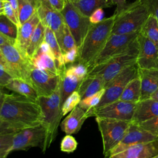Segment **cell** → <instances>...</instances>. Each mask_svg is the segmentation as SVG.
Returning a JSON list of instances; mask_svg holds the SVG:
<instances>
[{"instance_id":"6da1fadb","label":"cell","mask_w":158,"mask_h":158,"mask_svg":"<svg viewBox=\"0 0 158 158\" xmlns=\"http://www.w3.org/2000/svg\"><path fill=\"white\" fill-rule=\"evenodd\" d=\"M43 114L38 100L17 93H4L0 120L4 128L19 131L43 123Z\"/></svg>"},{"instance_id":"7a4b0ae2","label":"cell","mask_w":158,"mask_h":158,"mask_svg":"<svg viewBox=\"0 0 158 158\" xmlns=\"http://www.w3.org/2000/svg\"><path fill=\"white\" fill-rule=\"evenodd\" d=\"M115 15L104 19L101 22L92 24L78 48V61L88 69L104 48L112 33Z\"/></svg>"},{"instance_id":"3957f363","label":"cell","mask_w":158,"mask_h":158,"mask_svg":"<svg viewBox=\"0 0 158 158\" xmlns=\"http://www.w3.org/2000/svg\"><path fill=\"white\" fill-rule=\"evenodd\" d=\"M60 86L61 81L60 78L57 88L51 95L47 97L41 96L38 98L44 117L42 125L46 131L45 139L41 148L44 153L55 140L57 135V130L60 120L63 117Z\"/></svg>"},{"instance_id":"277c9868","label":"cell","mask_w":158,"mask_h":158,"mask_svg":"<svg viewBox=\"0 0 158 158\" xmlns=\"http://www.w3.org/2000/svg\"><path fill=\"white\" fill-rule=\"evenodd\" d=\"M115 15L111 33L124 35L140 31L150 15L139 0H136L127 4L118 14Z\"/></svg>"},{"instance_id":"5b68a950","label":"cell","mask_w":158,"mask_h":158,"mask_svg":"<svg viewBox=\"0 0 158 158\" xmlns=\"http://www.w3.org/2000/svg\"><path fill=\"white\" fill-rule=\"evenodd\" d=\"M138 53L137 40V43L130 49L110 58L104 63L94 66L88 70L87 75L99 77L106 84L123 69L136 64Z\"/></svg>"},{"instance_id":"8992f818","label":"cell","mask_w":158,"mask_h":158,"mask_svg":"<svg viewBox=\"0 0 158 158\" xmlns=\"http://www.w3.org/2000/svg\"><path fill=\"white\" fill-rule=\"evenodd\" d=\"M96 121L102 140L104 158H109L112 151L123 138L131 122L100 117H96Z\"/></svg>"},{"instance_id":"52a82bcc","label":"cell","mask_w":158,"mask_h":158,"mask_svg":"<svg viewBox=\"0 0 158 158\" xmlns=\"http://www.w3.org/2000/svg\"><path fill=\"white\" fill-rule=\"evenodd\" d=\"M0 49L6 59L7 72L10 75L30 83V72L34 67L31 61L13 44L0 46Z\"/></svg>"},{"instance_id":"ba28073f","label":"cell","mask_w":158,"mask_h":158,"mask_svg":"<svg viewBox=\"0 0 158 158\" xmlns=\"http://www.w3.org/2000/svg\"><path fill=\"white\" fill-rule=\"evenodd\" d=\"M139 34V31L124 35L111 33L104 48L96 57L88 70L94 66L104 63L110 58L130 49L137 43Z\"/></svg>"},{"instance_id":"9c48e42d","label":"cell","mask_w":158,"mask_h":158,"mask_svg":"<svg viewBox=\"0 0 158 158\" xmlns=\"http://www.w3.org/2000/svg\"><path fill=\"white\" fill-rule=\"evenodd\" d=\"M137 64L131 65L120 72L112 80L107 82L104 87V93L102 98L94 109L99 108L118 100L121 94L127 84L138 75Z\"/></svg>"},{"instance_id":"30bf717a","label":"cell","mask_w":158,"mask_h":158,"mask_svg":"<svg viewBox=\"0 0 158 158\" xmlns=\"http://www.w3.org/2000/svg\"><path fill=\"white\" fill-rule=\"evenodd\" d=\"M60 13L75 40L76 46L79 48L92 25L89 17L83 15L72 2L68 0Z\"/></svg>"},{"instance_id":"8fae6325","label":"cell","mask_w":158,"mask_h":158,"mask_svg":"<svg viewBox=\"0 0 158 158\" xmlns=\"http://www.w3.org/2000/svg\"><path fill=\"white\" fill-rule=\"evenodd\" d=\"M136 103L117 100L102 107L89 110L91 117L131 122Z\"/></svg>"},{"instance_id":"7c38bea8","label":"cell","mask_w":158,"mask_h":158,"mask_svg":"<svg viewBox=\"0 0 158 158\" xmlns=\"http://www.w3.org/2000/svg\"><path fill=\"white\" fill-rule=\"evenodd\" d=\"M46 135L45 128L41 124L23 128L15 132L11 151L28 150L32 147L42 148Z\"/></svg>"},{"instance_id":"4fadbf2b","label":"cell","mask_w":158,"mask_h":158,"mask_svg":"<svg viewBox=\"0 0 158 158\" xmlns=\"http://www.w3.org/2000/svg\"><path fill=\"white\" fill-rule=\"evenodd\" d=\"M60 78V75H54L34 66L30 72V84L39 97H47L55 91Z\"/></svg>"},{"instance_id":"5bb4252c","label":"cell","mask_w":158,"mask_h":158,"mask_svg":"<svg viewBox=\"0 0 158 158\" xmlns=\"http://www.w3.org/2000/svg\"><path fill=\"white\" fill-rule=\"evenodd\" d=\"M136 64L139 69H158V47L139 33Z\"/></svg>"},{"instance_id":"9a60e30c","label":"cell","mask_w":158,"mask_h":158,"mask_svg":"<svg viewBox=\"0 0 158 158\" xmlns=\"http://www.w3.org/2000/svg\"><path fill=\"white\" fill-rule=\"evenodd\" d=\"M158 137L141 128L138 124L131 123L128 130L120 143L112 151L109 158L131 146L154 141Z\"/></svg>"},{"instance_id":"2e32d148","label":"cell","mask_w":158,"mask_h":158,"mask_svg":"<svg viewBox=\"0 0 158 158\" xmlns=\"http://www.w3.org/2000/svg\"><path fill=\"white\" fill-rule=\"evenodd\" d=\"M36 12L40 22L45 27H49L54 31L59 43L63 35L65 25L60 12L52 9L41 2H39L36 7Z\"/></svg>"},{"instance_id":"e0dca14e","label":"cell","mask_w":158,"mask_h":158,"mask_svg":"<svg viewBox=\"0 0 158 158\" xmlns=\"http://www.w3.org/2000/svg\"><path fill=\"white\" fill-rule=\"evenodd\" d=\"M158 154V138L130 146L110 158H151Z\"/></svg>"},{"instance_id":"ac0fdd59","label":"cell","mask_w":158,"mask_h":158,"mask_svg":"<svg viewBox=\"0 0 158 158\" xmlns=\"http://www.w3.org/2000/svg\"><path fill=\"white\" fill-rule=\"evenodd\" d=\"M89 117V111L78 105L63 120L60 124L61 130L67 135L76 134L80 131L86 119Z\"/></svg>"},{"instance_id":"d6986e66","label":"cell","mask_w":158,"mask_h":158,"mask_svg":"<svg viewBox=\"0 0 158 158\" xmlns=\"http://www.w3.org/2000/svg\"><path fill=\"white\" fill-rule=\"evenodd\" d=\"M40 22V18L38 15L37 12H36L29 20L18 27L17 36L14 45L26 57V51L29 44L31 36Z\"/></svg>"},{"instance_id":"ffe728a7","label":"cell","mask_w":158,"mask_h":158,"mask_svg":"<svg viewBox=\"0 0 158 158\" xmlns=\"http://www.w3.org/2000/svg\"><path fill=\"white\" fill-rule=\"evenodd\" d=\"M158 117V101L151 98L141 100L136 104L131 123L139 124Z\"/></svg>"},{"instance_id":"44dd1931","label":"cell","mask_w":158,"mask_h":158,"mask_svg":"<svg viewBox=\"0 0 158 158\" xmlns=\"http://www.w3.org/2000/svg\"><path fill=\"white\" fill-rule=\"evenodd\" d=\"M141 83V100L150 98L158 88V69H138Z\"/></svg>"},{"instance_id":"7402d4cb","label":"cell","mask_w":158,"mask_h":158,"mask_svg":"<svg viewBox=\"0 0 158 158\" xmlns=\"http://www.w3.org/2000/svg\"><path fill=\"white\" fill-rule=\"evenodd\" d=\"M106 82L98 76L87 75L79 85L77 91L81 99L91 96L104 88Z\"/></svg>"},{"instance_id":"603a6c76","label":"cell","mask_w":158,"mask_h":158,"mask_svg":"<svg viewBox=\"0 0 158 158\" xmlns=\"http://www.w3.org/2000/svg\"><path fill=\"white\" fill-rule=\"evenodd\" d=\"M60 91L62 104L66 98L76 91L82 80L78 78L66 67L60 71Z\"/></svg>"},{"instance_id":"cb8c5ba5","label":"cell","mask_w":158,"mask_h":158,"mask_svg":"<svg viewBox=\"0 0 158 158\" xmlns=\"http://www.w3.org/2000/svg\"><path fill=\"white\" fill-rule=\"evenodd\" d=\"M70 1L83 15L88 17L98 9H104L114 5L111 0H72Z\"/></svg>"},{"instance_id":"d4e9b609","label":"cell","mask_w":158,"mask_h":158,"mask_svg":"<svg viewBox=\"0 0 158 158\" xmlns=\"http://www.w3.org/2000/svg\"><path fill=\"white\" fill-rule=\"evenodd\" d=\"M5 88L27 98L38 100L39 96L35 89L29 83L23 80L12 78Z\"/></svg>"},{"instance_id":"484cf974","label":"cell","mask_w":158,"mask_h":158,"mask_svg":"<svg viewBox=\"0 0 158 158\" xmlns=\"http://www.w3.org/2000/svg\"><path fill=\"white\" fill-rule=\"evenodd\" d=\"M141 96V83L139 75L133 78L126 86L118 100L137 103Z\"/></svg>"},{"instance_id":"4316f807","label":"cell","mask_w":158,"mask_h":158,"mask_svg":"<svg viewBox=\"0 0 158 158\" xmlns=\"http://www.w3.org/2000/svg\"><path fill=\"white\" fill-rule=\"evenodd\" d=\"M31 63L35 67L52 74L59 75L60 73L55 59L47 54L38 51L37 55L31 60Z\"/></svg>"},{"instance_id":"83f0119b","label":"cell","mask_w":158,"mask_h":158,"mask_svg":"<svg viewBox=\"0 0 158 158\" xmlns=\"http://www.w3.org/2000/svg\"><path fill=\"white\" fill-rule=\"evenodd\" d=\"M44 31L45 26L40 22L31 36L26 51V56L31 61L37 55L40 47L44 40Z\"/></svg>"},{"instance_id":"f1b7e54d","label":"cell","mask_w":158,"mask_h":158,"mask_svg":"<svg viewBox=\"0 0 158 158\" xmlns=\"http://www.w3.org/2000/svg\"><path fill=\"white\" fill-rule=\"evenodd\" d=\"M44 41L49 44L57 66L61 71L62 69L66 67L63 62V54L59 44L56 37L55 33L51 28L48 27H45Z\"/></svg>"},{"instance_id":"f546056e","label":"cell","mask_w":158,"mask_h":158,"mask_svg":"<svg viewBox=\"0 0 158 158\" xmlns=\"http://www.w3.org/2000/svg\"><path fill=\"white\" fill-rule=\"evenodd\" d=\"M139 33L158 47V20L155 17L151 15L148 17Z\"/></svg>"},{"instance_id":"4dcf8cb0","label":"cell","mask_w":158,"mask_h":158,"mask_svg":"<svg viewBox=\"0 0 158 158\" xmlns=\"http://www.w3.org/2000/svg\"><path fill=\"white\" fill-rule=\"evenodd\" d=\"M16 131L9 128L0 130V158H7L11 152L13 138Z\"/></svg>"},{"instance_id":"1f68e13d","label":"cell","mask_w":158,"mask_h":158,"mask_svg":"<svg viewBox=\"0 0 158 158\" xmlns=\"http://www.w3.org/2000/svg\"><path fill=\"white\" fill-rule=\"evenodd\" d=\"M18 27L5 15H0V33L15 43Z\"/></svg>"},{"instance_id":"d6a6232c","label":"cell","mask_w":158,"mask_h":158,"mask_svg":"<svg viewBox=\"0 0 158 158\" xmlns=\"http://www.w3.org/2000/svg\"><path fill=\"white\" fill-rule=\"evenodd\" d=\"M36 12V8L27 0H19V20L20 25L29 20Z\"/></svg>"},{"instance_id":"836d02e7","label":"cell","mask_w":158,"mask_h":158,"mask_svg":"<svg viewBox=\"0 0 158 158\" xmlns=\"http://www.w3.org/2000/svg\"><path fill=\"white\" fill-rule=\"evenodd\" d=\"M59 44L60 47L62 54L71 50L72 49L77 47L76 46L75 40L66 24L64 27L63 35L60 41L59 42Z\"/></svg>"},{"instance_id":"e575fe53","label":"cell","mask_w":158,"mask_h":158,"mask_svg":"<svg viewBox=\"0 0 158 158\" xmlns=\"http://www.w3.org/2000/svg\"><path fill=\"white\" fill-rule=\"evenodd\" d=\"M81 100V96L77 90L70 94L62 104V113L63 116L65 115L67 113L72 111L76 106H77Z\"/></svg>"},{"instance_id":"d590c367","label":"cell","mask_w":158,"mask_h":158,"mask_svg":"<svg viewBox=\"0 0 158 158\" xmlns=\"http://www.w3.org/2000/svg\"><path fill=\"white\" fill-rule=\"evenodd\" d=\"M104 93V88L91 96L82 99L80 101L78 106L85 110H88L91 109H94L98 106V104L100 102Z\"/></svg>"},{"instance_id":"8d00e7d4","label":"cell","mask_w":158,"mask_h":158,"mask_svg":"<svg viewBox=\"0 0 158 158\" xmlns=\"http://www.w3.org/2000/svg\"><path fill=\"white\" fill-rule=\"evenodd\" d=\"M77 145L78 143L75 138L72 136V135L66 134L60 142V149L62 152L71 153L75 151L77 148Z\"/></svg>"},{"instance_id":"74e56055","label":"cell","mask_w":158,"mask_h":158,"mask_svg":"<svg viewBox=\"0 0 158 158\" xmlns=\"http://www.w3.org/2000/svg\"><path fill=\"white\" fill-rule=\"evenodd\" d=\"M141 128L158 137V117L138 124Z\"/></svg>"},{"instance_id":"f35d334b","label":"cell","mask_w":158,"mask_h":158,"mask_svg":"<svg viewBox=\"0 0 158 158\" xmlns=\"http://www.w3.org/2000/svg\"><path fill=\"white\" fill-rule=\"evenodd\" d=\"M149 15L155 17L158 20V0H139Z\"/></svg>"},{"instance_id":"ab89813d","label":"cell","mask_w":158,"mask_h":158,"mask_svg":"<svg viewBox=\"0 0 158 158\" xmlns=\"http://www.w3.org/2000/svg\"><path fill=\"white\" fill-rule=\"evenodd\" d=\"M67 69L78 78L83 80L88 74V68L86 65L78 63L77 65H71Z\"/></svg>"},{"instance_id":"60d3db41","label":"cell","mask_w":158,"mask_h":158,"mask_svg":"<svg viewBox=\"0 0 158 158\" xmlns=\"http://www.w3.org/2000/svg\"><path fill=\"white\" fill-rule=\"evenodd\" d=\"M43 2L49 8L61 12L64 8L67 0H39V2Z\"/></svg>"},{"instance_id":"b9f144b4","label":"cell","mask_w":158,"mask_h":158,"mask_svg":"<svg viewBox=\"0 0 158 158\" xmlns=\"http://www.w3.org/2000/svg\"><path fill=\"white\" fill-rule=\"evenodd\" d=\"M4 15H5L14 23H15L17 27L20 26L19 19H17L14 9L7 1L4 2Z\"/></svg>"},{"instance_id":"7bdbcfd3","label":"cell","mask_w":158,"mask_h":158,"mask_svg":"<svg viewBox=\"0 0 158 158\" xmlns=\"http://www.w3.org/2000/svg\"><path fill=\"white\" fill-rule=\"evenodd\" d=\"M78 56V48L77 47L72 49L63 54V62L65 65L74 62Z\"/></svg>"},{"instance_id":"ee69618b","label":"cell","mask_w":158,"mask_h":158,"mask_svg":"<svg viewBox=\"0 0 158 158\" xmlns=\"http://www.w3.org/2000/svg\"><path fill=\"white\" fill-rule=\"evenodd\" d=\"M12 78L4 66L0 64V88H5Z\"/></svg>"},{"instance_id":"f6af8a7d","label":"cell","mask_w":158,"mask_h":158,"mask_svg":"<svg viewBox=\"0 0 158 158\" xmlns=\"http://www.w3.org/2000/svg\"><path fill=\"white\" fill-rule=\"evenodd\" d=\"M104 12L103 9H98L94 10L89 17L91 24H96L101 22L104 19Z\"/></svg>"},{"instance_id":"bcb514c9","label":"cell","mask_w":158,"mask_h":158,"mask_svg":"<svg viewBox=\"0 0 158 158\" xmlns=\"http://www.w3.org/2000/svg\"><path fill=\"white\" fill-rule=\"evenodd\" d=\"M113 4L116 6V9L114 13L115 15L118 14L127 5V0H111Z\"/></svg>"},{"instance_id":"7dc6e473","label":"cell","mask_w":158,"mask_h":158,"mask_svg":"<svg viewBox=\"0 0 158 158\" xmlns=\"http://www.w3.org/2000/svg\"><path fill=\"white\" fill-rule=\"evenodd\" d=\"M7 1L10 4L19 19V0H7Z\"/></svg>"},{"instance_id":"c3c4849f","label":"cell","mask_w":158,"mask_h":158,"mask_svg":"<svg viewBox=\"0 0 158 158\" xmlns=\"http://www.w3.org/2000/svg\"><path fill=\"white\" fill-rule=\"evenodd\" d=\"M7 44H15V42L0 33V46Z\"/></svg>"},{"instance_id":"681fc988","label":"cell","mask_w":158,"mask_h":158,"mask_svg":"<svg viewBox=\"0 0 158 158\" xmlns=\"http://www.w3.org/2000/svg\"><path fill=\"white\" fill-rule=\"evenodd\" d=\"M0 64H2V65L4 66V67L6 68V69L7 70V63H6V59L2 54V52H1V49H0Z\"/></svg>"},{"instance_id":"f907efd6","label":"cell","mask_w":158,"mask_h":158,"mask_svg":"<svg viewBox=\"0 0 158 158\" xmlns=\"http://www.w3.org/2000/svg\"><path fill=\"white\" fill-rule=\"evenodd\" d=\"M150 98L153 99L154 100H156L158 101V88L151 95Z\"/></svg>"},{"instance_id":"816d5d0a","label":"cell","mask_w":158,"mask_h":158,"mask_svg":"<svg viewBox=\"0 0 158 158\" xmlns=\"http://www.w3.org/2000/svg\"><path fill=\"white\" fill-rule=\"evenodd\" d=\"M4 2L0 0V15L4 14Z\"/></svg>"},{"instance_id":"f5cc1de1","label":"cell","mask_w":158,"mask_h":158,"mask_svg":"<svg viewBox=\"0 0 158 158\" xmlns=\"http://www.w3.org/2000/svg\"><path fill=\"white\" fill-rule=\"evenodd\" d=\"M4 94V93H3V92L1 91V88H0V108H1V104H2V100H3Z\"/></svg>"},{"instance_id":"db71d44e","label":"cell","mask_w":158,"mask_h":158,"mask_svg":"<svg viewBox=\"0 0 158 158\" xmlns=\"http://www.w3.org/2000/svg\"><path fill=\"white\" fill-rule=\"evenodd\" d=\"M27 1H28L30 2H31L36 8L37 7L38 4H37V2L36 0H27Z\"/></svg>"},{"instance_id":"11a10c76","label":"cell","mask_w":158,"mask_h":158,"mask_svg":"<svg viewBox=\"0 0 158 158\" xmlns=\"http://www.w3.org/2000/svg\"><path fill=\"white\" fill-rule=\"evenodd\" d=\"M2 128H6L4 127V126H3V123H2V122L0 120V130H1V129H2Z\"/></svg>"},{"instance_id":"9f6ffc18","label":"cell","mask_w":158,"mask_h":158,"mask_svg":"<svg viewBox=\"0 0 158 158\" xmlns=\"http://www.w3.org/2000/svg\"><path fill=\"white\" fill-rule=\"evenodd\" d=\"M151 158H158V154H157L156 156H154V157H152Z\"/></svg>"},{"instance_id":"6f0895ef","label":"cell","mask_w":158,"mask_h":158,"mask_svg":"<svg viewBox=\"0 0 158 158\" xmlns=\"http://www.w3.org/2000/svg\"><path fill=\"white\" fill-rule=\"evenodd\" d=\"M36 2H37V4H38H38H39V1L38 0H36Z\"/></svg>"},{"instance_id":"680465c9","label":"cell","mask_w":158,"mask_h":158,"mask_svg":"<svg viewBox=\"0 0 158 158\" xmlns=\"http://www.w3.org/2000/svg\"><path fill=\"white\" fill-rule=\"evenodd\" d=\"M2 1H3V2H6V1H7V0H1Z\"/></svg>"},{"instance_id":"91938a15","label":"cell","mask_w":158,"mask_h":158,"mask_svg":"<svg viewBox=\"0 0 158 158\" xmlns=\"http://www.w3.org/2000/svg\"><path fill=\"white\" fill-rule=\"evenodd\" d=\"M68 1H72V0H68Z\"/></svg>"},{"instance_id":"94428289","label":"cell","mask_w":158,"mask_h":158,"mask_svg":"<svg viewBox=\"0 0 158 158\" xmlns=\"http://www.w3.org/2000/svg\"><path fill=\"white\" fill-rule=\"evenodd\" d=\"M38 1H39V0H38Z\"/></svg>"}]
</instances>
